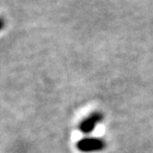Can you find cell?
Returning <instances> with one entry per match:
<instances>
[{"label":"cell","mask_w":153,"mask_h":153,"mask_svg":"<svg viewBox=\"0 0 153 153\" xmlns=\"http://www.w3.org/2000/svg\"><path fill=\"white\" fill-rule=\"evenodd\" d=\"M76 147L79 151L84 153L101 151L106 147V142L102 138L86 137L80 139L76 143Z\"/></svg>","instance_id":"obj_1"},{"label":"cell","mask_w":153,"mask_h":153,"mask_svg":"<svg viewBox=\"0 0 153 153\" xmlns=\"http://www.w3.org/2000/svg\"><path fill=\"white\" fill-rule=\"evenodd\" d=\"M103 120V114H101L99 112L92 113L88 118L84 119L79 125V129L82 133H90L96 128L97 123H100Z\"/></svg>","instance_id":"obj_2"},{"label":"cell","mask_w":153,"mask_h":153,"mask_svg":"<svg viewBox=\"0 0 153 153\" xmlns=\"http://www.w3.org/2000/svg\"><path fill=\"white\" fill-rule=\"evenodd\" d=\"M4 26H5V21H4V19H3V18H0V31H1L3 28H4Z\"/></svg>","instance_id":"obj_3"}]
</instances>
